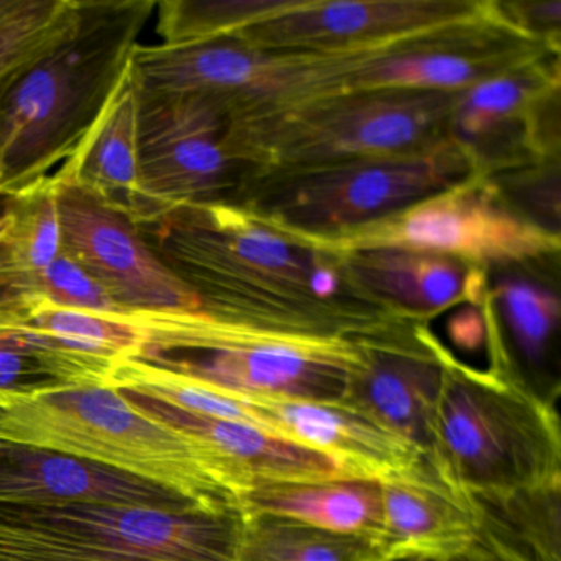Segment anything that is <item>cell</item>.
<instances>
[{
	"label": "cell",
	"instance_id": "18",
	"mask_svg": "<svg viewBox=\"0 0 561 561\" xmlns=\"http://www.w3.org/2000/svg\"><path fill=\"white\" fill-rule=\"evenodd\" d=\"M124 393L150 415L202 439L229 491L238 499L239 508L244 495L259 485L344 478L327 456L294 445L261 426L209 419L136 393Z\"/></svg>",
	"mask_w": 561,
	"mask_h": 561
},
{
	"label": "cell",
	"instance_id": "30",
	"mask_svg": "<svg viewBox=\"0 0 561 561\" xmlns=\"http://www.w3.org/2000/svg\"><path fill=\"white\" fill-rule=\"evenodd\" d=\"M451 561H530L476 535L465 553Z\"/></svg>",
	"mask_w": 561,
	"mask_h": 561
},
{
	"label": "cell",
	"instance_id": "4",
	"mask_svg": "<svg viewBox=\"0 0 561 561\" xmlns=\"http://www.w3.org/2000/svg\"><path fill=\"white\" fill-rule=\"evenodd\" d=\"M426 458L462 494H508L561 482L557 402L507 369H479L445 344Z\"/></svg>",
	"mask_w": 561,
	"mask_h": 561
},
{
	"label": "cell",
	"instance_id": "16",
	"mask_svg": "<svg viewBox=\"0 0 561 561\" xmlns=\"http://www.w3.org/2000/svg\"><path fill=\"white\" fill-rule=\"evenodd\" d=\"M353 287L369 304L402 320L428 323L461 304H481L489 268L448 255L407 249L344 252Z\"/></svg>",
	"mask_w": 561,
	"mask_h": 561
},
{
	"label": "cell",
	"instance_id": "2",
	"mask_svg": "<svg viewBox=\"0 0 561 561\" xmlns=\"http://www.w3.org/2000/svg\"><path fill=\"white\" fill-rule=\"evenodd\" d=\"M156 8L153 0H78L68 31L0 101V196L31 192L80 149Z\"/></svg>",
	"mask_w": 561,
	"mask_h": 561
},
{
	"label": "cell",
	"instance_id": "27",
	"mask_svg": "<svg viewBox=\"0 0 561 561\" xmlns=\"http://www.w3.org/2000/svg\"><path fill=\"white\" fill-rule=\"evenodd\" d=\"M38 275L45 300L55 307L91 313H130L114 304L107 291L64 252L47 268L38 272Z\"/></svg>",
	"mask_w": 561,
	"mask_h": 561
},
{
	"label": "cell",
	"instance_id": "33",
	"mask_svg": "<svg viewBox=\"0 0 561 561\" xmlns=\"http://www.w3.org/2000/svg\"><path fill=\"white\" fill-rule=\"evenodd\" d=\"M402 561H415V560H402Z\"/></svg>",
	"mask_w": 561,
	"mask_h": 561
},
{
	"label": "cell",
	"instance_id": "1",
	"mask_svg": "<svg viewBox=\"0 0 561 561\" xmlns=\"http://www.w3.org/2000/svg\"><path fill=\"white\" fill-rule=\"evenodd\" d=\"M140 231L216 320L304 337H354L397 320L353 287L340 252L238 203L183 206Z\"/></svg>",
	"mask_w": 561,
	"mask_h": 561
},
{
	"label": "cell",
	"instance_id": "28",
	"mask_svg": "<svg viewBox=\"0 0 561 561\" xmlns=\"http://www.w3.org/2000/svg\"><path fill=\"white\" fill-rule=\"evenodd\" d=\"M495 8L502 21L518 34L545 45L548 50L560 54L561 2H499Z\"/></svg>",
	"mask_w": 561,
	"mask_h": 561
},
{
	"label": "cell",
	"instance_id": "11",
	"mask_svg": "<svg viewBox=\"0 0 561 561\" xmlns=\"http://www.w3.org/2000/svg\"><path fill=\"white\" fill-rule=\"evenodd\" d=\"M57 186L61 249L130 313H196L195 291L159 257L139 226L67 176Z\"/></svg>",
	"mask_w": 561,
	"mask_h": 561
},
{
	"label": "cell",
	"instance_id": "19",
	"mask_svg": "<svg viewBox=\"0 0 561 561\" xmlns=\"http://www.w3.org/2000/svg\"><path fill=\"white\" fill-rule=\"evenodd\" d=\"M0 502H84L113 507L203 511L142 479L68 456L11 445H0Z\"/></svg>",
	"mask_w": 561,
	"mask_h": 561
},
{
	"label": "cell",
	"instance_id": "13",
	"mask_svg": "<svg viewBox=\"0 0 561 561\" xmlns=\"http://www.w3.org/2000/svg\"><path fill=\"white\" fill-rule=\"evenodd\" d=\"M193 356L198 357H152L226 392L341 400L357 350L353 337L259 333Z\"/></svg>",
	"mask_w": 561,
	"mask_h": 561
},
{
	"label": "cell",
	"instance_id": "12",
	"mask_svg": "<svg viewBox=\"0 0 561 561\" xmlns=\"http://www.w3.org/2000/svg\"><path fill=\"white\" fill-rule=\"evenodd\" d=\"M357 360L337 402L425 455L445 343L428 323L397 320L353 337Z\"/></svg>",
	"mask_w": 561,
	"mask_h": 561
},
{
	"label": "cell",
	"instance_id": "26",
	"mask_svg": "<svg viewBox=\"0 0 561 561\" xmlns=\"http://www.w3.org/2000/svg\"><path fill=\"white\" fill-rule=\"evenodd\" d=\"M78 0H41L31 15L0 37V101L5 91L73 22Z\"/></svg>",
	"mask_w": 561,
	"mask_h": 561
},
{
	"label": "cell",
	"instance_id": "24",
	"mask_svg": "<svg viewBox=\"0 0 561 561\" xmlns=\"http://www.w3.org/2000/svg\"><path fill=\"white\" fill-rule=\"evenodd\" d=\"M294 0H163L157 2L162 45L232 38L255 22L290 8Z\"/></svg>",
	"mask_w": 561,
	"mask_h": 561
},
{
	"label": "cell",
	"instance_id": "29",
	"mask_svg": "<svg viewBox=\"0 0 561 561\" xmlns=\"http://www.w3.org/2000/svg\"><path fill=\"white\" fill-rule=\"evenodd\" d=\"M44 300L38 272L22 268L0 244V323L24 321Z\"/></svg>",
	"mask_w": 561,
	"mask_h": 561
},
{
	"label": "cell",
	"instance_id": "14",
	"mask_svg": "<svg viewBox=\"0 0 561 561\" xmlns=\"http://www.w3.org/2000/svg\"><path fill=\"white\" fill-rule=\"evenodd\" d=\"M232 396L244 403L252 425L327 456L344 478L380 481L423 456L405 439L337 400Z\"/></svg>",
	"mask_w": 561,
	"mask_h": 561
},
{
	"label": "cell",
	"instance_id": "3",
	"mask_svg": "<svg viewBox=\"0 0 561 561\" xmlns=\"http://www.w3.org/2000/svg\"><path fill=\"white\" fill-rule=\"evenodd\" d=\"M0 445L80 459L159 485L203 511L241 514L202 439L113 387L0 390Z\"/></svg>",
	"mask_w": 561,
	"mask_h": 561
},
{
	"label": "cell",
	"instance_id": "21",
	"mask_svg": "<svg viewBox=\"0 0 561 561\" xmlns=\"http://www.w3.org/2000/svg\"><path fill=\"white\" fill-rule=\"evenodd\" d=\"M137 101L139 91L129 65L80 149L57 172L140 228L149 221V209L140 186Z\"/></svg>",
	"mask_w": 561,
	"mask_h": 561
},
{
	"label": "cell",
	"instance_id": "23",
	"mask_svg": "<svg viewBox=\"0 0 561 561\" xmlns=\"http://www.w3.org/2000/svg\"><path fill=\"white\" fill-rule=\"evenodd\" d=\"M238 561H389L377 541L272 515H242Z\"/></svg>",
	"mask_w": 561,
	"mask_h": 561
},
{
	"label": "cell",
	"instance_id": "15",
	"mask_svg": "<svg viewBox=\"0 0 561 561\" xmlns=\"http://www.w3.org/2000/svg\"><path fill=\"white\" fill-rule=\"evenodd\" d=\"M140 93L198 96L225 107L228 117L271 88L280 55L255 50L236 38L186 45H137L130 58Z\"/></svg>",
	"mask_w": 561,
	"mask_h": 561
},
{
	"label": "cell",
	"instance_id": "5",
	"mask_svg": "<svg viewBox=\"0 0 561 561\" xmlns=\"http://www.w3.org/2000/svg\"><path fill=\"white\" fill-rule=\"evenodd\" d=\"M456 93L356 91L228 123L226 149L245 183L305 170L425 152L449 139Z\"/></svg>",
	"mask_w": 561,
	"mask_h": 561
},
{
	"label": "cell",
	"instance_id": "10",
	"mask_svg": "<svg viewBox=\"0 0 561 561\" xmlns=\"http://www.w3.org/2000/svg\"><path fill=\"white\" fill-rule=\"evenodd\" d=\"M494 9V0H294L232 38L267 54H360L481 21Z\"/></svg>",
	"mask_w": 561,
	"mask_h": 561
},
{
	"label": "cell",
	"instance_id": "31",
	"mask_svg": "<svg viewBox=\"0 0 561 561\" xmlns=\"http://www.w3.org/2000/svg\"><path fill=\"white\" fill-rule=\"evenodd\" d=\"M41 0H0V37L37 9Z\"/></svg>",
	"mask_w": 561,
	"mask_h": 561
},
{
	"label": "cell",
	"instance_id": "7",
	"mask_svg": "<svg viewBox=\"0 0 561 561\" xmlns=\"http://www.w3.org/2000/svg\"><path fill=\"white\" fill-rule=\"evenodd\" d=\"M481 175L448 139L412 156L357 160L245 183L232 203L304 239L323 241L379 221L413 203Z\"/></svg>",
	"mask_w": 561,
	"mask_h": 561
},
{
	"label": "cell",
	"instance_id": "20",
	"mask_svg": "<svg viewBox=\"0 0 561 561\" xmlns=\"http://www.w3.org/2000/svg\"><path fill=\"white\" fill-rule=\"evenodd\" d=\"M558 264L560 255L489 268L488 288L494 336L511 369L522 379L525 367L534 390L540 376L541 392L554 402L560 390L550 386L547 370L560 330Z\"/></svg>",
	"mask_w": 561,
	"mask_h": 561
},
{
	"label": "cell",
	"instance_id": "25",
	"mask_svg": "<svg viewBox=\"0 0 561 561\" xmlns=\"http://www.w3.org/2000/svg\"><path fill=\"white\" fill-rule=\"evenodd\" d=\"M5 252L22 268L41 272L61 252V225L54 179L12 198V219L4 242Z\"/></svg>",
	"mask_w": 561,
	"mask_h": 561
},
{
	"label": "cell",
	"instance_id": "8",
	"mask_svg": "<svg viewBox=\"0 0 561 561\" xmlns=\"http://www.w3.org/2000/svg\"><path fill=\"white\" fill-rule=\"evenodd\" d=\"M330 251L407 249L461 259L485 268L560 255V234L515 211L489 176L445 192L353 231L307 241Z\"/></svg>",
	"mask_w": 561,
	"mask_h": 561
},
{
	"label": "cell",
	"instance_id": "6",
	"mask_svg": "<svg viewBox=\"0 0 561 561\" xmlns=\"http://www.w3.org/2000/svg\"><path fill=\"white\" fill-rule=\"evenodd\" d=\"M241 514L0 502V561H238Z\"/></svg>",
	"mask_w": 561,
	"mask_h": 561
},
{
	"label": "cell",
	"instance_id": "17",
	"mask_svg": "<svg viewBox=\"0 0 561 561\" xmlns=\"http://www.w3.org/2000/svg\"><path fill=\"white\" fill-rule=\"evenodd\" d=\"M379 484V545L389 561H451L474 540L471 501L446 482L425 455Z\"/></svg>",
	"mask_w": 561,
	"mask_h": 561
},
{
	"label": "cell",
	"instance_id": "9",
	"mask_svg": "<svg viewBox=\"0 0 561 561\" xmlns=\"http://www.w3.org/2000/svg\"><path fill=\"white\" fill-rule=\"evenodd\" d=\"M226 133L228 114L215 101L139 91L137 152L149 209L146 225L183 206L234 199L245 169L229 156Z\"/></svg>",
	"mask_w": 561,
	"mask_h": 561
},
{
	"label": "cell",
	"instance_id": "22",
	"mask_svg": "<svg viewBox=\"0 0 561 561\" xmlns=\"http://www.w3.org/2000/svg\"><path fill=\"white\" fill-rule=\"evenodd\" d=\"M241 514L287 518L377 543L382 534L380 484L373 479L331 478L259 485L242 499Z\"/></svg>",
	"mask_w": 561,
	"mask_h": 561
},
{
	"label": "cell",
	"instance_id": "32",
	"mask_svg": "<svg viewBox=\"0 0 561 561\" xmlns=\"http://www.w3.org/2000/svg\"><path fill=\"white\" fill-rule=\"evenodd\" d=\"M11 218L12 198H9V196H0V244L4 242L5 236H8Z\"/></svg>",
	"mask_w": 561,
	"mask_h": 561
}]
</instances>
